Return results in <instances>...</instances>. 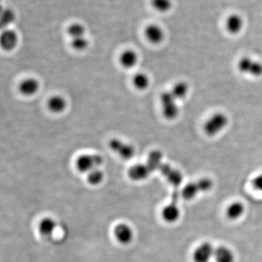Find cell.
<instances>
[{"label":"cell","instance_id":"cell-1","mask_svg":"<svg viewBox=\"0 0 262 262\" xmlns=\"http://www.w3.org/2000/svg\"><path fill=\"white\" fill-rule=\"evenodd\" d=\"M228 124V117L224 113L217 112L213 114L204 125V131L208 136H214L218 134Z\"/></svg>","mask_w":262,"mask_h":262},{"label":"cell","instance_id":"cell-2","mask_svg":"<svg viewBox=\"0 0 262 262\" xmlns=\"http://www.w3.org/2000/svg\"><path fill=\"white\" fill-rule=\"evenodd\" d=\"M160 101L165 118L169 120H174L179 114V110L176 104V99L172 93L170 91L162 93Z\"/></svg>","mask_w":262,"mask_h":262},{"label":"cell","instance_id":"cell-3","mask_svg":"<svg viewBox=\"0 0 262 262\" xmlns=\"http://www.w3.org/2000/svg\"><path fill=\"white\" fill-rule=\"evenodd\" d=\"M103 163L102 157L98 155H82L77 158L76 166L82 173L90 172L94 168H98Z\"/></svg>","mask_w":262,"mask_h":262},{"label":"cell","instance_id":"cell-4","mask_svg":"<svg viewBox=\"0 0 262 262\" xmlns=\"http://www.w3.org/2000/svg\"><path fill=\"white\" fill-rule=\"evenodd\" d=\"M238 67L239 71L244 74H251L254 77L262 75V63L254 61L249 57H244L240 60Z\"/></svg>","mask_w":262,"mask_h":262},{"label":"cell","instance_id":"cell-5","mask_svg":"<svg viewBox=\"0 0 262 262\" xmlns=\"http://www.w3.org/2000/svg\"><path fill=\"white\" fill-rule=\"evenodd\" d=\"M109 148L118 154L124 160H130L134 156L135 149L133 146L122 142L121 140L112 139L109 142Z\"/></svg>","mask_w":262,"mask_h":262},{"label":"cell","instance_id":"cell-6","mask_svg":"<svg viewBox=\"0 0 262 262\" xmlns=\"http://www.w3.org/2000/svg\"><path fill=\"white\" fill-rule=\"evenodd\" d=\"M215 249L210 243L205 242L198 246L193 253L194 262H209L214 258Z\"/></svg>","mask_w":262,"mask_h":262},{"label":"cell","instance_id":"cell-7","mask_svg":"<svg viewBox=\"0 0 262 262\" xmlns=\"http://www.w3.org/2000/svg\"><path fill=\"white\" fill-rule=\"evenodd\" d=\"M163 176L166 178L167 181L174 187H179L183 181V176L178 170L174 169L170 165L163 163L159 169Z\"/></svg>","mask_w":262,"mask_h":262},{"label":"cell","instance_id":"cell-8","mask_svg":"<svg viewBox=\"0 0 262 262\" xmlns=\"http://www.w3.org/2000/svg\"><path fill=\"white\" fill-rule=\"evenodd\" d=\"M114 234L119 242L122 244H128L133 238V230L129 225L121 223L117 225L114 230Z\"/></svg>","mask_w":262,"mask_h":262},{"label":"cell","instance_id":"cell-9","mask_svg":"<svg viewBox=\"0 0 262 262\" xmlns=\"http://www.w3.org/2000/svg\"><path fill=\"white\" fill-rule=\"evenodd\" d=\"M144 34L149 42L152 44H160L164 39L165 34L163 28L157 24H150L147 26Z\"/></svg>","mask_w":262,"mask_h":262},{"label":"cell","instance_id":"cell-10","mask_svg":"<svg viewBox=\"0 0 262 262\" xmlns=\"http://www.w3.org/2000/svg\"><path fill=\"white\" fill-rule=\"evenodd\" d=\"M244 26L243 17L238 14L233 13L229 15L225 22L227 31L232 34H237L241 32Z\"/></svg>","mask_w":262,"mask_h":262},{"label":"cell","instance_id":"cell-11","mask_svg":"<svg viewBox=\"0 0 262 262\" xmlns=\"http://www.w3.org/2000/svg\"><path fill=\"white\" fill-rule=\"evenodd\" d=\"M1 46L4 50H12L17 43V35L13 30L5 29L1 32L0 37Z\"/></svg>","mask_w":262,"mask_h":262},{"label":"cell","instance_id":"cell-12","mask_svg":"<svg viewBox=\"0 0 262 262\" xmlns=\"http://www.w3.org/2000/svg\"><path fill=\"white\" fill-rule=\"evenodd\" d=\"M151 173L152 172L147 164H137L130 168L128 171V176L132 180L139 182L148 178Z\"/></svg>","mask_w":262,"mask_h":262},{"label":"cell","instance_id":"cell-13","mask_svg":"<svg viewBox=\"0 0 262 262\" xmlns=\"http://www.w3.org/2000/svg\"><path fill=\"white\" fill-rule=\"evenodd\" d=\"M176 199L174 200L172 203L166 206L162 211V217L163 219L168 223H174L176 222L178 219L180 217L181 212L178 208L177 204H176Z\"/></svg>","mask_w":262,"mask_h":262},{"label":"cell","instance_id":"cell-14","mask_svg":"<svg viewBox=\"0 0 262 262\" xmlns=\"http://www.w3.org/2000/svg\"><path fill=\"white\" fill-rule=\"evenodd\" d=\"M39 88V83L36 79L27 78L22 81L19 85V90L24 96H30L34 95Z\"/></svg>","mask_w":262,"mask_h":262},{"label":"cell","instance_id":"cell-15","mask_svg":"<svg viewBox=\"0 0 262 262\" xmlns=\"http://www.w3.org/2000/svg\"><path fill=\"white\" fill-rule=\"evenodd\" d=\"M214 259L216 262H234L235 255L231 249L220 246L215 249Z\"/></svg>","mask_w":262,"mask_h":262},{"label":"cell","instance_id":"cell-16","mask_svg":"<svg viewBox=\"0 0 262 262\" xmlns=\"http://www.w3.org/2000/svg\"><path fill=\"white\" fill-rule=\"evenodd\" d=\"M138 61V55L134 50L128 49L122 52L120 56V62L122 66L125 68L133 67L136 66Z\"/></svg>","mask_w":262,"mask_h":262},{"label":"cell","instance_id":"cell-17","mask_svg":"<svg viewBox=\"0 0 262 262\" xmlns=\"http://www.w3.org/2000/svg\"><path fill=\"white\" fill-rule=\"evenodd\" d=\"M163 160V153L159 150H153L149 153L148 159L146 164L148 166L151 172H155V171L160 169L162 166Z\"/></svg>","mask_w":262,"mask_h":262},{"label":"cell","instance_id":"cell-18","mask_svg":"<svg viewBox=\"0 0 262 262\" xmlns=\"http://www.w3.org/2000/svg\"><path fill=\"white\" fill-rule=\"evenodd\" d=\"M49 109L54 113H61L66 107V101L61 96H54L47 101Z\"/></svg>","mask_w":262,"mask_h":262},{"label":"cell","instance_id":"cell-19","mask_svg":"<svg viewBox=\"0 0 262 262\" xmlns=\"http://www.w3.org/2000/svg\"><path fill=\"white\" fill-rule=\"evenodd\" d=\"M245 212V207L243 203L234 202L227 207L226 215L231 220H236L241 218Z\"/></svg>","mask_w":262,"mask_h":262},{"label":"cell","instance_id":"cell-20","mask_svg":"<svg viewBox=\"0 0 262 262\" xmlns=\"http://www.w3.org/2000/svg\"><path fill=\"white\" fill-rule=\"evenodd\" d=\"M203 192L199 182H194L187 184L182 189V195L185 200H192L198 195L199 192Z\"/></svg>","mask_w":262,"mask_h":262},{"label":"cell","instance_id":"cell-21","mask_svg":"<svg viewBox=\"0 0 262 262\" xmlns=\"http://www.w3.org/2000/svg\"><path fill=\"white\" fill-rule=\"evenodd\" d=\"M56 227L55 221L50 217H46L39 222V233L44 236H51Z\"/></svg>","mask_w":262,"mask_h":262},{"label":"cell","instance_id":"cell-22","mask_svg":"<svg viewBox=\"0 0 262 262\" xmlns=\"http://www.w3.org/2000/svg\"><path fill=\"white\" fill-rule=\"evenodd\" d=\"M133 83L138 90H146L149 85V79L147 74L144 73H138L133 77Z\"/></svg>","mask_w":262,"mask_h":262},{"label":"cell","instance_id":"cell-23","mask_svg":"<svg viewBox=\"0 0 262 262\" xmlns=\"http://www.w3.org/2000/svg\"><path fill=\"white\" fill-rule=\"evenodd\" d=\"M188 85L186 82H181L176 84L171 92L174 95L175 98L178 100L183 99L184 98H185L188 93Z\"/></svg>","mask_w":262,"mask_h":262},{"label":"cell","instance_id":"cell-24","mask_svg":"<svg viewBox=\"0 0 262 262\" xmlns=\"http://www.w3.org/2000/svg\"><path fill=\"white\" fill-rule=\"evenodd\" d=\"M151 4L155 10L160 12H168L173 6L171 0H152Z\"/></svg>","mask_w":262,"mask_h":262},{"label":"cell","instance_id":"cell-25","mask_svg":"<svg viewBox=\"0 0 262 262\" xmlns=\"http://www.w3.org/2000/svg\"><path fill=\"white\" fill-rule=\"evenodd\" d=\"M67 32L73 39V38L83 36L85 35V28L81 23H74L68 27Z\"/></svg>","mask_w":262,"mask_h":262},{"label":"cell","instance_id":"cell-26","mask_svg":"<svg viewBox=\"0 0 262 262\" xmlns=\"http://www.w3.org/2000/svg\"><path fill=\"white\" fill-rule=\"evenodd\" d=\"M103 179H104V174L98 168H94L87 175V181L92 185H98L102 182Z\"/></svg>","mask_w":262,"mask_h":262},{"label":"cell","instance_id":"cell-27","mask_svg":"<svg viewBox=\"0 0 262 262\" xmlns=\"http://www.w3.org/2000/svg\"><path fill=\"white\" fill-rule=\"evenodd\" d=\"M88 40L85 37V36H79V37L73 38L71 39V45L74 50H84L88 46Z\"/></svg>","mask_w":262,"mask_h":262},{"label":"cell","instance_id":"cell-28","mask_svg":"<svg viewBox=\"0 0 262 262\" xmlns=\"http://www.w3.org/2000/svg\"><path fill=\"white\" fill-rule=\"evenodd\" d=\"M252 185L257 191L262 192V174L258 175L254 178L253 182H252Z\"/></svg>","mask_w":262,"mask_h":262},{"label":"cell","instance_id":"cell-29","mask_svg":"<svg viewBox=\"0 0 262 262\" xmlns=\"http://www.w3.org/2000/svg\"><path fill=\"white\" fill-rule=\"evenodd\" d=\"M4 19H5V20L1 23V25H2V26H4V25H5V26L6 25H8L9 23H11V22L13 20L14 15L13 14H12V12H11V11H7V12H6L5 16L2 15V17H1V20H4Z\"/></svg>","mask_w":262,"mask_h":262}]
</instances>
